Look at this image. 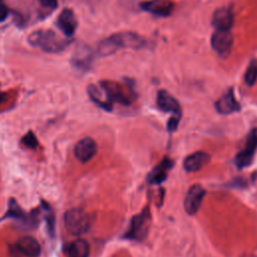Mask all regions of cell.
<instances>
[{
    "mask_svg": "<svg viewBox=\"0 0 257 257\" xmlns=\"http://www.w3.org/2000/svg\"><path fill=\"white\" fill-rule=\"evenodd\" d=\"M212 26L215 30H231L234 24V12L231 6L220 7L212 15Z\"/></svg>",
    "mask_w": 257,
    "mask_h": 257,
    "instance_id": "9c48e42d",
    "label": "cell"
},
{
    "mask_svg": "<svg viewBox=\"0 0 257 257\" xmlns=\"http://www.w3.org/2000/svg\"><path fill=\"white\" fill-rule=\"evenodd\" d=\"M233 42L231 30H215L211 36L213 50L223 58H226L231 53Z\"/></svg>",
    "mask_w": 257,
    "mask_h": 257,
    "instance_id": "8992f818",
    "label": "cell"
},
{
    "mask_svg": "<svg viewBox=\"0 0 257 257\" xmlns=\"http://www.w3.org/2000/svg\"><path fill=\"white\" fill-rule=\"evenodd\" d=\"M157 105L162 111L171 112L173 114H182L179 101L165 89L159 90L157 95Z\"/></svg>",
    "mask_w": 257,
    "mask_h": 257,
    "instance_id": "5bb4252c",
    "label": "cell"
},
{
    "mask_svg": "<svg viewBox=\"0 0 257 257\" xmlns=\"http://www.w3.org/2000/svg\"><path fill=\"white\" fill-rule=\"evenodd\" d=\"M68 257H89L90 246L89 243L84 239H76L72 241L66 250Z\"/></svg>",
    "mask_w": 257,
    "mask_h": 257,
    "instance_id": "ffe728a7",
    "label": "cell"
},
{
    "mask_svg": "<svg viewBox=\"0 0 257 257\" xmlns=\"http://www.w3.org/2000/svg\"><path fill=\"white\" fill-rule=\"evenodd\" d=\"M217 111L221 114H231L241 109L240 103L238 102L233 87H229L223 95L215 102Z\"/></svg>",
    "mask_w": 257,
    "mask_h": 257,
    "instance_id": "30bf717a",
    "label": "cell"
},
{
    "mask_svg": "<svg viewBox=\"0 0 257 257\" xmlns=\"http://www.w3.org/2000/svg\"><path fill=\"white\" fill-rule=\"evenodd\" d=\"M27 40L30 45L49 53L60 52L70 43L68 38H62L50 29L35 30L29 34Z\"/></svg>",
    "mask_w": 257,
    "mask_h": 257,
    "instance_id": "7a4b0ae2",
    "label": "cell"
},
{
    "mask_svg": "<svg viewBox=\"0 0 257 257\" xmlns=\"http://www.w3.org/2000/svg\"><path fill=\"white\" fill-rule=\"evenodd\" d=\"M9 14V9L5 4L4 0H0V22H3L7 19Z\"/></svg>",
    "mask_w": 257,
    "mask_h": 257,
    "instance_id": "d4e9b609",
    "label": "cell"
},
{
    "mask_svg": "<svg viewBox=\"0 0 257 257\" xmlns=\"http://www.w3.org/2000/svg\"><path fill=\"white\" fill-rule=\"evenodd\" d=\"M210 162V155L203 151L195 152L184 160V169L189 173H195L201 170Z\"/></svg>",
    "mask_w": 257,
    "mask_h": 257,
    "instance_id": "9a60e30c",
    "label": "cell"
},
{
    "mask_svg": "<svg viewBox=\"0 0 257 257\" xmlns=\"http://www.w3.org/2000/svg\"><path fill=\"white\" fill-rule=\"evenodd\" d=\"M17 249L27 257H38L41 247L38 241L30 236H24L17 241Z\"/></svg>",
    "mask_w": 257,
    "mask_h": 257,
    "instance_id": "e0dca14e",
    "label": "cell"
},
{
    "mask_svg": "<svg viewBox=\"0 0 257 257\" xmlns=\"http://www.w3.org/2000/svg\"><path fill=\"white\" fill-rule=\"evenodd\" d=\"M56 24L67 38L73 36L77 28V20L74 12L69 8L63 9L57 17Z\"/></svg>",
    "mask_w": 257,
    "mask_h": 257,
    "instance_id": "7c38bea8",
    "label": "cell"
},
{
    "mask_svg": "<svg viewBox=\"0 0 257 257\" xmlns=\"http://www.w3.org/2000/svg\"><path fill=\"white\" fill-rule=\"evenodd\" d=\"M257 150V128H253L247 138L245 147L235 157V165L241 170L251 165Z\"/></svg>",
    "mask_w": 257,
    "mask_h": 257,
    "instance_id": "5b68a950",
    "label": "cell"
},
{
    "mask_svg": "<svg viewBox=\"0 0 257 257\" xmlns=\"http://www.w3.org/2000/svg\"><path fill=\"white\" fill-rule=\"evenodd\" d=\"M244 81L246 85L253 86L257 81V59H252L244 73Z\"/></svg>",
    "mask_w": 257,
    "mask_h": 257,
    "instance_id": "44dd1931",
    "label": "cell"
},
{
    "mask_svg": "<svg viewBox=\"0 0 257 257\" xmlns=\"http://www.w3.org/2000/svg\"><path fill=\"white\" fill-rule=\"evenodd\" d=\"M97 152V145L91 138H84L78 141L74 147V156L81 162L86 163L91 160Z\"/></svg>",
    "mask_w": 257,
    "mask_h": 257,
    "instance_id": "8fae6325",
    "label": "cell"
},
{
    "mask_svg": "<svg viewBox=\"0 0 257 257\" xmlns=\"http://www.w3.org/2000/svg\"><path fill=\"white\" fill-rule=\"evenodd\" d=\"M150 220L151 215L148 208H146L142 213L135 216L132 219L130 229L125 236L131 239L135 240H143L146 238L148 232H149V226H150Z\"/></svg>",
    "mask_w": 257,
    "mask_h": 257,
    "instance_id": "52a82bcc",
    "label": "cell"
},
{
    "mask_svg": "<svg viewBox=\"0 0 257 257\" xmlns=\"http://www.w3.org/2000/svg\"><path fill=\"white\" fill-rule=\"evenodd\" d=\"M231 186L232 187L243 188V187H246V181L242 178H236V179H234V181L231 182Z\"/></svg>",
    "mask_w": 257,
    "mask_h": 257,
    "instance_id": "4316f807",
    "label": "cell"
},
{
    "mask_svg": "<svg viewBox=\"0 0 257 257\" xmlns=\"http://www.w3.org/2000/svg\"><path fill=\"white\" fill-rule=\"evenodd\" d=\"M174 163L171 159L165 158L149 175V182L151 184H161L167 177L169 170L173 167Z\"/></svg>",
    "mask_w": 257,
    "mask_h": 257,
    "instance_id": "d6986e66",
    "label": "cell"
},
{
    "mask_svg": "<svg viewBox=\"0 0 257 257\" xmlns=\"http://www.w3.org/2000/svg\"><path fill=\"white\" fill-rule=\"evenodd\" d=\"M87 93L90 97V99L96 103L98 106L105 110H111L112 109V103L109 101V99L106 96V93L104 92L103 88L100 86H96L95 84H89L87 86Z\"/></svg>",
    "mask_w": 257,
    "mask_h": 257,
    "instance_id": "ac0fdd59",
    "label": "cell"
},
{
    "mask_svg": "<svg viewBox=\"0 0 257 257\" xmlns=\"http://www.w3.org/2000/svg\"><path fill=\"white\" fill-rule=\"evenodd\" d=\"M22 143L27 147V148H30V149H34L36 148L38 142H37V139L36 137L34 136V134L32 132H28L23 138H22Z\"/></svg>",
    "mask_w": 257,
    "mask_h": 257,
    "instance_id": "603a6c76",
    "label": "cell"
},
{
    "mask_svg": "<svg viewBox=\"0 0 257 257\" xmlns=\"http://www.w3.org/2000/svg\"><path fill=\"white\" fill-rule=\"evenodd\" d=\"M63 222L66 230L74 236H80L86 233L91 225L89 215L80 208H72L66 211Z\"/></svg>",
    "mask_w": 257,
    "mask_h": 257,
    "instance_id": "3957f363",
    "label": "cell"
},
{
    "mask_svg": "<svg viewBox=\"0 0 257 257\" xmlns=\"http://www.w3.org/2000/svg\"><path fill=\"white\" fill-rule=\"evenodd\" d=\"M38 1L43 7L49 8V9H55L58 5L57 0H38Z\"/></svg>",
    "mask_w": 257,
    "mask_h": 257,
    "instance_id": "484cf974",
    "label": "cell"
},
{
    "mask_svg": "<svg viewBox=\"0 0 257 257\" xmlns=\"http://www.w3.org/2000/svg\"><path fill=\"white\" fill-rule=\"evenodd\" d=\"M146 43V39L136 32H118L101 40L97 45V52L101 56H107L122 48L140 49Z\"/></svg>",
    "mask_w": 257,
    "mask_h": 257,
    "instance_id": "6da1fadb",
    "label": "cell"
},
{
    "mask_svg": "<svg viewBox=\"0 0 257 257\" xmlns=\"http://www.w3.org/2000/svg\"><path fill=\"white\" fill-rule=\"evenodd\" d=\"M181 116H182V114H173L169 118L168 123H167V128H168L169 132L173 133V132H175L178 128L179 122L181 120Z\"/></svg>",
    "mask_w": 257,
    "mask_h": 257,
    "instance_id": "cb8c5ba5",
    "label": "cell"
},
{
    "mask_svg": "<svg viewBox=\"0 0 257 257\" xmlns=\"http://www.w3.org/2000/svg\"><path fill=\"white\" fill-rule=\"evenodd\" d=\"M206 195L205 189L200 185H193L187 192L184 200V208L189 215H195L203 202V199Z\"/></svg>",
    "mask_w": 257,
    "mask_h": 257,
    "instance_id": "ba28073f",
    "label": "cell"
},
{
    "mask_svg": "<svg viewBox=\"0 0 257 257\" xmlns=\"http://www.w3.org/2000/svg\"><path fill=\"white\" fill-rule=\"evenodd\" d=\"M99 84L103 88L107 98L111 103L113 101H116L120 104L128 105L133 101L134 93L132 91L127 92L121 84L114 81H110V80L100 81Z\"/></svg>",
    "mask_w": 257,
    "mask_h": 257,
    "instance_id": "277c9868",
    "label": "cell"
},
{
    "mask_svg": "<svg viewBox=\"0 0 257 257\" xmlns=\"http://www.w3.org/2000/svg\"><path fill=\"white\" fill-rule=\"evenodd\" d=\"M91 61H92V52L88 47H85V46L78 47L74 51L71 57V64L75 68L82 71H85L90 67Z\"/></svg>",
    "mask_w": 257,
    "mask_h": 257,
    "instance_id": "2e32d148",
    "label": "cell"
},
{
    "mask_svg": "<svg viewBox=\"0 0 257 257\" xmlns=\"http://www.w3.org/2000/svg\"><path fill=\"white\" fill-rule=\"evenodd\" d=\"M140 7L144 11H147L151 14L161 17H168L174 10V3L168 0H151L142 2Z\"/></svg>",
    "mask_w": 257,
    "mask_h": 257,
    "instance_id": "4fadbf2b",
    "label": "cell"
},
{
    "mask_svg": "<svg viewBox=\"0 0 257 257\" xmlns=\"http://www.w3.org/2000/svg\"><path fill=\"white\" fill-rule=\"evenodd\" d=\"M2 98H3V94L0 92V101L2 100Z\"/></svg>",
    "mask_w": 257,
    "mask_h": 257,
    "instance_id": "83f0119b",
    "label": "cell"
},
{
    "mask_svg": "<svg viewBox=\"0 0 257 257\" xmlns=\"http://www.w3.org/2000/svg\"><path fill=\"white\" fill-rule=\"evenodd\" d=\"M24 216L22 210L20 209V207L18 206V204L12 199L10 201V205H9V210L7 212L6 217H12V218H22Z\"/></svg>",
    "mask_w": 257,
    "mask_h": 257,
    "instance_id": "7402d4cb",
    "label": "cell"
}]
</instances>
